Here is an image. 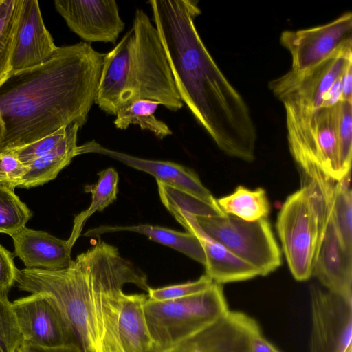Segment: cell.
<instances>
[{
  "label": "cell",
  "mask_w": 352,
  "mask_h": 352,
  "mask_svg": "<svg viewBox=\"0 0 352 352\" xmlns=\"http://www.w3.org/2000/svg\"><path fill=\"white\" fill-rule=\"evenodd\" d=\"M154 25L182 102L226 155L255 159L257 133L245 101L221 72L195 23V0H150Z\"/></svg>",
  "instance_id": "6da1fadb"
},
{
  "label": "cell",
  "mask_w": 352,
  "mask_h": 352,
  "mask_svg": "<svg viewBox=\"0 0 352 352\" xmlns=\"http://www.w3.org/2000/svg\"><path fill=\"white\" fill-rule=\"evenodd\" d=\"M104 55L80 42L58 47L43 63L12 74L0 86V153L72 124L83 126L95 103Z\"/></svg>",
  "instance_id": "7a4b0ae2"
},
{
  "label": "cell",
  "mask_w": 352,
  "mask_h": 352,
  "mask_svg": "<svg viewBox=\"0 0 352 352\" xmlns=\"http://www.w3.org/2000/svg\"><path fill=\"white\" fill-rule=\"evenodd\" d=\"M16 283L21 290L56 301L83 352H124L118 333L124 285L134 284L147 292L150 288L146 275L104 241L61 270L17 269Z\"/></svg>",
  "instance_id": "3957f363"
},
{
  "label": "cell",
  "mask_w": 352,
  "mask_h": 352,
  "mask_svg": "<svg viewBox=\"0 0 352 352\" xmlns=\"http://www.w3.org/2000/svg\"><path fill=\"white\" fill-rule=\"evenodd\" d=\"M137 100L157 101L173 111L184 106L157 30L142 9L135 10L131 28L104 55L95 104L115 116Z\"/></svg>",
  "instance_id": "277c9868"
},
{
  "label": "cell",
  "mask_w": 352,
  "mask_h": 352,
  "mask_svg": "<svg viewBox=\"0 0 352 352\" xmlns=\"http://www.w3.org/2000/svg\"><path fill=\"white\" fill-rule=\"evenodd\" d=\"M330 193L316 181L305 180L287 197L278 212L276 231L289 270L298 281L312 276L330 214Z\"/></svg>",
  "instance_id": "5b68a950"
},
{
  "label": "cell",
  "mask_w": 352,
  "mask_h": 352,
  "mask_svg": "<svg viewBox=\"0 0 352 352\" xmlns=\"http://www.w3.org/2000/svg\"><path fill=\"white\" fill-rule=\"evenodd\" d=\"M221 284L213 283L196 294L171 300L149 299L144 311L153 347L170 349L210 325L228 311Z\"/></svg>",
  "instance_id": "8992f818"
},
{
  "label": "cell",
  "mask_w": 352,
  "mask_h": 352,
  "mask_svg": "<svg viewBox=\"0 0 352 352\" xmlns=\"http://www.w3.org/2000/svg\"><path fill=\"white\" fill-rule=\"evenodd\" d=\"M195 217L208 235L255 267L260 276L272 273L282 264L281 251L267 218L246 221L227 214Z\"/></svg>",
  "instance_id": "52a82bcc"
},
{
  "label": "cell",
  "mask_w": 352,
  "mask_h": 352,
  "mask_svg": "<svg viewBox=\"0 0 352 352\" xmlns=\"http://www.w3.org/2000/svg\"><path fill=\"white\" fill-rule=\"evenodd\" d=\"M352 63V43H349L319 64L287 73L269 82V89L283 103L319 109L324 97L346 67Z\"/></svg>",
  "instance_id": "ba28073f"
},
{
  "label": "cell",
  "mask_w": 352,
  "mask_h": 352,
  "mask_svg": "<svg viewBox=\"0 0 352 352\" xmlns=\"http://www.w3.org/2000/svg\"><path fill=\"white\" fill-rule=\"evenodd\" d=\"M23 342L53 347L78 344L74 332L56 301L38 293L11 302Z\"/></svg>",
  "instance_id": "9c48e42d"
},
{
  "label": "cell",
  "mask_w": 352,
  "mask_h": 352,
  "mask_svg": "<svg viewBox=\"0 0 352 352\" xmlns=\"http://www.w3.org/2000/svg\"><path fill=\"white\" fill-rule=\"evenodd\" d=\"M310 352H352V302L311 286Z\"/></svg>",
  "instance_id": "30bf717a"
},
{
  "label": "cell",
  "mask_w": 352,
  "mask_h": 352,
  "mask_svg": "<svg viewBox=\"0 0 352 352\" xmlns=\"http://www.w3.org/2000/svg\"><path fill=\"white\" fill-rule=\"evenodd\" d=\"M280 44L292 56V70L312 67L352 42V13L346 12L326 24L298 30H285Z\"/></svg>",
  "instance_id": "8fae6325"
},
{
  "label": "cell",
  "mask_w": 352,
  "mask_h": 352,
  "mask_svg": "<svg viewBox=\"0 0 352 352\" xmlns=\"http://www.w3.org/2000/svg\"><path fill=\"white\" fill-rule=\"evenodd\" d=\"M69 28L85 43H116L125 23L115 0H56Z\"/></svg>",
  "instance_id": "7c38bea8"
},
{
  "label": "cell",
  "mask_w": 352,
  "mask_h": 352,
  "mask_svg": "<svg viewBox=\"0 0 352 352\" xmlns=\"http://www.w3.org/2000/svg\"><path fill=\"white\" fill-rule=\"evenodd\" d=\"M96 153L107 156L129 167L153 175L156 181L192 195L211 204L217 205V199L192 170L177 163L143 159L125 153L106 148L95 140L78 146L76 156Z\"/></svg>",
  "instance_id": "4fadbf2b"
},
{
  "label": "cell",
  "mask_w": 352,
  "mask_h": 352,
  "mask_svg": "<svg viewBox=\"0 0 352 352\" xmlns=\"http://www.w3.org/2000/svg\"><path fill=\"white\" fill-rule=\"evenodd\" d=\"M258 326L248 315L230 311L218 320L166 350L151 352H249V339Z\"/></svg>",
  "instance_id": "5bb4252c"
},
{
  "label": "cell",
  "mask_w": 352,
  "mask_h": 352,
  "mask_svg": "<svg viewBox=\"0 0 352 352\" xmlns=\"http://www.w3.org/2000/svg\"><path fill=\"white\" fill-rule=\"evenodd\" d=\"M164 206L188 232L195 234L199 241L206 257V274L213 282L221 285L260 276L255 267L208 235L198 225L195 215L170 204Z\"/></svg>",
  "instance_id": "9a60e30c"
},
{
  "label": "cell",
  "mask_w": 352,
  "mask_h": 352,
  "mask_svg": "<svg viewBox=\"0 0 352 352\" xmlns=\"http://www.w3.org/2000/svg\"><path fill=\"white\" fill-rule=\"evenodd\" d=\"M57 47L45 25L38 1L25 0L12 56V74L43 63Z\"/></svg>",
  "instance_id": "2e32d148"
},
{
  "label": "cell",
  "mask_w": 352,
  "mask_h": 352,
  "mask_svg": "<svg viewBox=\"0 0 352 352\" xmlns=\"http://www.w3.org/2000/svg\"><path fill=\"white\" fill-rule=\"evenodd\" d=\"M312 276L333 293L352 302V254L346 252L329 214Z\"/></svg>",
  "instance_id": "e0dca14e"
},
{
  "label": "cell",
  "mask_w": 352,
  "mask_h": 352,
  "mask_svg": "<svg viewBox=\"0 0 352 352\" xmlns=\"http://www.w3.org/2000/svg\"><path fill=\"white\" fill-rule=\"evenodd\" d=\"M14 254L25 268L58 271L68 267L73 260L68 240L58 239L47 232L26 227L10 236Z\"/></svg>",
  "instance_id": "ac0fdd59"
},
{
  "label": "cell",
  "mask_w": 352,
  "mask_h": 352,
  "mask_svg": "<svg viewBox=\"0 0 352 352\" xmlns=\"http://www.w3.org/2000/svg\"><path fill=\"white\" fill-rule=\"evenodd\" d=\"M80 128L76 123L69 125L65 137L57 146L26 164L28 171L19 188L36 187L55 179L76 156L77 135Z\"/></svg>",
  "instance_id": "d6986e66"
},
{
  "label": "cell",
  "mask_w": 352,
  "mask_h": 352,
  "mask_svg": "<svg viewBox=\"0 0 352 352\" xmlns=\"http://www.w3.org/2000/svg\"><path fill=\"white\" fill-rule=\"evenodd\" d=\"M135 232L147 236L149 239L170 247L192 259L206 263L203 248L197 236L190 232H181L169 228L149 224L129 226H101L88 230L85 236L96 237L104 234L116 232Z\"/></svg>",
  "instance_id": "ffe728a7"
},
{
  "label": "cell",
  "mask_w": 352,
  "mask_h": 352,
  "mask_svg": "<svg viewBox=\"0 0 352 352\" xmlns=\"http://www.w3.org/2000/svg\"><path fill=\"white\" fill-rule=\"evenodd\" d=\"M148 295L126 294L119 321L118 333L124 352H150L153 344L150 336L144 303Z\"/></svg>",
  "instance_id": "44dd1931"
},
{
  "label": "cell",
  "mask_w": 352,
  "mask_h": 352,
  "mask_svg": "<svg viewBox=\"0 0 352 352\" xmlns=\"http://www.w3.org/2000/svg\"><path fill=\"white\" fill-rule=\"evenodd\" d=\"M316 145L322 172L338 182L342 178L339 165L338 142L333 107L320 108L316 114Z\"/></svg>",
  "instance_id": "7402d4cb"
},
{
  "label": "cell",
  "mask_w": 352,
  "mask_h": 352,
  "mask_svg": "<svg viewBox=\"0 0 352 352\" xmlns=\"http://www.w3.org/2000/svg\"><path fill=\"white\" fill-rule=\"evenodd\" d=\"M98 177L97 183L85 187V191L91 194V202L87 209L74 218L72 233L67 239L72 248L80 236L87 219L96 212L102 211L117 198L119 182L117 171L108 168L99 172Z\"/></svg>",
  "instance_id": "603a6c76"
},
{
  "label": "cell",
  "mask_w": 352,
  "mask_h": 352,
  "mask_svg": "<svg viewBox=\"0 0 352 352\" xmlns=\"http://www.w3.org/2000/svg\"><path fill=\"white\" fill-rule=\"evenodd\" d=\"M217 202L225 214L246 221L267 218L270 211L266 192L262 188L250 190L239 186L232 193L217 199Z\"/></svg>",
  "instance_id": "cb8c5ba5"
},
{
  "label": "cell",
  "mask_w": 352,
  "mask_h": 352,
  "mask_svg": "<svg viewBox=\"0 0 352 352\" xmlns=\"http://www.w3.org/2000/svg\"><path fill=\"white\" fill-rule=\"evenodd\" d=\"M25 0H0V86L12 74V60Z\"/></svg>",
  "instance_id": "d4e9b609"
},
{
  "label": "cell",
  "mask_w": 352,
  "mask_h": 352,
  "mask_svg": "<svg viewBox=\"0 0 352 352\" xmlns=\"http://www.w3.org/2000/svg\"><path fill=\"white\" fill-rule=\"evenodd\" d=\"M160 105L158 102L151 100H134L117 111L113 124L121 130L126 129L131 124L138 125L142 131H148L162 140L172 135L173 131L155 116Z\"/></svg>",
  "instance_id": "484cf974"
},
{
  "label": "cell",
  "mask_w": 352,
  "mask_h": 352,
  "mask_svg": "<svg viewBox=\"0 0 352 352\" xmlns=\"http://www.w3.org/2000/svg\"><path fill=\"white\" fill-rule=\"evenodd\" d=\"M351 172L336 182L330 201V215L341 245L352 254V194Z\"/></svg>",
  "instance_id": "4316f807"
},
{
  "label": "cell",
  "mask_w": 352,
  "mask_h": 352,
  "mask_svg": "<svg viewBox=\"0 0 352 352\" xmlns=\"http://www.w3.org/2000/svg\"><path fill=\"white\" fill-rule=\"evenodd\" d=\"M32 216L14 190L0 185V233L12 236L25 228Z\"/></svg>",
  "instance_id": "83f0119b"
},
{
  "label": "cell",
  "mask_w": 352,
  "mask_h": 352,
  "mask_svg": "<svg viewBox=\"0 0 352 352\" xmlns=\"http://www.w3.org/2000/svg\"><path fill=\"white\" fill-rule=\"evenodd\" d=\"M342 177L351 172L352 157V102L340 101L333 107Z\"/></svg>",
  "instance_id": "f1b7e54d"
},
{
  "label": "cell",
  "mask_w": 352,
  "mask_h": 352,
  "mask_svg": "<svg viewBox=\"0 0 352 352\" xmlns=\"http://www.w3.org/2000/svg\"><path fill=\"white\" fill-rule=\"evenodd\" d=\"M22 342L11 302L0 298V352H16Z\"/></svg>",
  "instance_id": "f546056e"
},
{
  "label": "cell",
  "mask_w": 352,
  "mask_h": 352,
  "mask_svg": "<svg viewBox=\"0 0 352 352\" xmlns=\"http://www.w3.org/2000/svg\"><path fill=\"white\" fill-rule=\"evenodd\" d=\"M214 282L206 274L199 279L186 283L168 285L160 288H149L148 298L155 301L179 299L199 293L208 288Z\"/></svg>",
  "instance_id": "4dcf8cb0"
},
{
  "label": "cell",
  "mask_w": 352,
  "mask_h": 352,
  "mask_svg": "<svg viewBox=\"0 0 352 352\" xmlns=\"http://www.w3.org/2000/svg\"><path fill=\"white\" fill-rule=\"evenodd\" d=\"M67 129V126L62 128L33 143L10 151H12L18 159L26 165L57 146L65 137Z\"/></svg>",
  "instance_id": "1f68e13d"
},
{
  "label": "cell",
  "mask_w": 352,
  "mask_h": 352,
  "mask_svg": "<svg viewBox=\"0 0 352 352\" xmlns=\"http://www.w3.org/2000/svg\"><path fill=\"white\" fill-rule=\"evenodd\" d=\"M27 171L28 166L12 151L0 153V185L14 190Z\"/></svg>",
  "instance_id": "d6a6232c"
},
{
  "label": "cell",
  "mask_w": 352,
  "mask_h": 352,
  "mask_svg": "<svg viewBox=\"0 0 352 352\" xmlns=\"http://www.w3.org/2000/svg\"><path fill=\"white\" fill-rule=\"evenodd\" d=\"M17 268L12 254L0 244V298L8 300V294L16 283Z\"/></svg>",
  "instance_id": "836d02e7"
},
{
  "label": "cell",
  "mask_w": 352,
  "mask_h": 352,
  "mask_svg": "<svg viewBox=\"0 0 352 352\" xmlns=\"http://www.w3.org/2000/svg\"><path fill=\"white\" fill-rule=\"evenodd\" d=\"M249 352H279L263 336L258 325L250 333L249 339Z\"/></svg>",
  "instance_id": "e575fe53"
},
{
  "label": "cell",
  "mask_w": 352,
  "mask_h": 352,
  "mask_svg": "<svg viewBox=\"0 0 352 352\" xmlns=\"http://www.w3.org/2000/svg\"><path fill=\"white\" fill-rule=\"evenodd\" d=\"M16 352H83L79 344L72 343L53 347H44L22 342Z\"/></svg>",
  "instance_id": "d590c367"
},
{
  "label": "cell",
  "mask_w": 352,
  "mask_h": 352,
  "mask_svg": "<svg viewBox=\"0 0 352 352\" xmlns=\"http://www.w3.org/2000/svg\"><path fill=\"white\" fill-rule=\"evenodd\" d=\"M342 76L336 79L325 94L323 107L331 108L342 101Z\"/></svg>",
  "instance_id": "8d00e7d4"
},
{
  "label": "cell",
  "mask_w": 352,
  "mask_h": 352,
  "mask_svg": "<svg viewBox=\"0 0 352 352\" xmlns=\"http://www.w3.org/2000/svg\"><path fill=\"white\" fill-rule=\"evenodd\" d=\"M352 63L345 69L342 76V100L352 102Z\"/></svg>",
  "instance_id": "74e56055"
},
{
  "label": "cell",
  "mask_w": 352,
  "mask_h": 352,
  "mask_svg": "<svg viewBox=\"0 0 352 352\" xmlns=\"http://www.w3.org/2000/svg\"><path fill=\"white\" fill-rule=\"evenodd\" d=\"M4 134V124L0 114V142L3 138Z\"/></svg>",
  "instance_id": "f35d334b"
}]
</instances>
